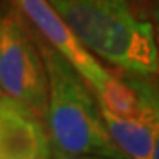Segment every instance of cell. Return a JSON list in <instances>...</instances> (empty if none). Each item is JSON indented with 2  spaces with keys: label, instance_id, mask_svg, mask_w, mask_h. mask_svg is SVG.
I'll return each instance as SVG.
<instances>
[{
  "label": "cell",
  "instance_id": "cell-4",
  "mask_svg": "<svg viewBox=\"0 0 159 159\" xmlns=\"http://www.w3.org/2000/svg\"><path fill=\"white\" fill-rule=\"evenodd\" d=\"M30 21V27L53 44L85 78L90 89H97L110 76V71L92 57L90 50L74 35L60 12L50 0H9Z\"/></svg>",
  "mask_w": 159,
  "mask_h": 159
},
{
  "label": "cell",
  "instance_id": "cell-10",
  "mask_svg": "<svg viewBox=\"0 0 159 159\" xmlns=\"http://www.w3.org/2000/svg\"><path fill=\"white\" fill-rule=\"evenodd\" d=\"M138 2H143V0H138Z\"/></svg>",
  "mask_w": 159,
  "mask_h": 159
},
{
  "label": "cell",
  "instance_id": "cell-3",
  "mask_svg": "<svg viewBox=\"0 0 159 159\" xmlns=\"http://www.w3.org/2000/svg\"><path fill=\"white\" fill-rule=\"evenodd\" d=\"M0 87L44 117L48 74L30 25L7 0L0 6Z\"/></svg>",
  "mask_w": 159,
  "mask_h": 159
},
{
  "label": "cell",
  "instance_id": "cell-8",
  "mask_svg": "<svg viewBox=\"0 0 159 159\" xmlns=\"http://www.w3.org/2000/svg\"><path fill=\"white\" fill-rule=\"evenodd\" d=\"M150 21L154 25L156 41H157V50H159V0H152V6H150Z\"/></svg>",
  "mask_w": 159,
  "mask_h": 159
},
{
  "label": "cell",
  "instance_id": "cell-5",
  "mask_svg": "<svg viewBox=\"0 0 159 159\" xmlns=\"http://www.w3.org/2000/svg\"><path fill=\"white\" fill-rule=\"evenodd\" d=\"M53 157L44 117L16 97L0 96V159Z\"/></svg>",
  "mask_w": 159,
  "mask_h": 159
},
{
  "label": "cell",
  "instance_id": "cell-1",
  "mask_svg": "<svg viewBox=\"0 0 159 159\" xmlns=\"http://www.w3.org/2000/svg\"><path fill=\"white\" fill-rule=\"evenodd\" d=\"M32 32L48 74L44 122L53 157H125L110 134L97 97L85 78L55 46L34 29Z\"/></svg>",
  "mask_w": 159,
  "mask_h": 159
},
{
  "label": "cell",
  "instance_id": "cell-9",
  "mask_svg": "<svg viewBox=\"0 0 159 159\" xmlns=\"http://www.w3.org/2000/svg\"><path fill=\"white\" fill-rule=\"evenodd\" d=\"M2 94H4V90H2V87H0V96H2Z\"/></svg>",
  "mask_w": 159,
  "mask_h": 159
},
{
  "label": "cell",
  "instance_id": "cell-2",
  "mask_svg": "<svg viewBox=\"0 0 159 159\" xmlns=\"http://www.w3.org/2000/svg\"><path fill=\"white\" fill-rule=\"evenodd\" d=\"M69 29L97 57L120 71L156 76L159 50L154 25L129 0H50Z\"/></svg>",
  "mask_w": 159,
  "mask_h": 159
},
{
  "label": "cell",
  "instance_id": "cell-7",
  "mask_svg": "<svg viewBox=\"0 0 159 159\" xmlns=\"http://www.w3.org/2000/svg\"><path fill=\"white\" fill-rule=\"evenodd\" d=\"M127 76L133 81V85L138 89V92L142 94L143 101L147 104L148 111L152 113L154 119V125H156V136H154V157L152 159H159V85L150 81L152 76H143V74H136V73H129Z\"/></svg>",
  "mask_w": 159,
  "mask_h": 159
},
{
  "label": "cell",
  "instance_id": "cell-6",
  "mask_svg": "<svg viewBox=\"0 0 159 159\" xmlns=\"http://www.w3.org/2000/svg\"><path fill=\"white\" fill-rule=\"evenodd\" d=\"M101 108V106H99ZM102 119L110 134L125 157L152 159L156 125L152 117H120L108 110H102Z\"/></svg>",
  "mask_w": 159,
  "mask_h": 159
}]
</instances>
